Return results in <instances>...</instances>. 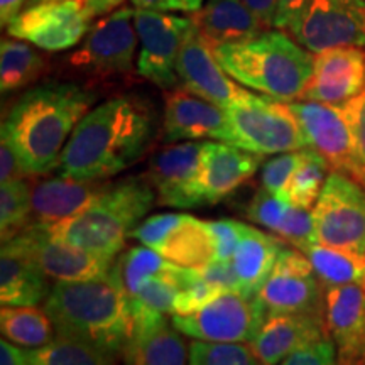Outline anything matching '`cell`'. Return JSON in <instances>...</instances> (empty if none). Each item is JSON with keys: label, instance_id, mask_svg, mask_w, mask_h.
Instances as JSON below:
<instances>
[{"label": "cell", "instance_id": "cell-1", "mask_svg": "<svg viewBox=\"0 0 365 365\" xmlns=\"http://www.w3.org/2000/svg\"><path fill=\"white\" fill-rule=\"evenodd\" d=\"M154 132L153 112L140 100H107L75 127L59 159V176L107 181L144 156Z\"/></svg>", "mask_w": 365, "mask_h": 365}, {"label": "cell", "instance_id": "cell-2", "mask_svg": "<svg viewBox=\"0 0 365 365\" xmlns=\"http://www.w3.org/2000/svg\"><path fill=\"white\" fill-rule=\"evenodd\" d=\"M93 100L95 95L78 85L49 81L14 103L2 132L31 176L58 170L63 149Z\"/></svg>", "mask_w": 365, "mask_h": 365}, {"label": "cell", "instance_id": "cell-3", "mask_svg": "<svg viewBox=\"0 0 365 365\" xmlns=\"http://www.w3.org/2000/svg\"><path fill=\"white\" fill-rule=\"evenodd\" d=\"M56 335L86 344L115 360L134 330L130 299L115 276L91 281H56L44 301Z\"/></svg>", "mask_w": 365, "mask_h": 365}, {"label": "cell", "instance_id": "cell-4", "mask_svg": "<svg viewBox=\"0 0 365 365\" xmlns=\"http://www.w3.org/2000/svg\"><path fill=\"white\" fill-rule=\"evenodd\" d=\"M212 48L232 78L279 102L303 98L313 78L312 51L281 31H262L252 39Z\"/></svg>", "mask_w": 365, "mask_h": 365}, {"label": "cell", "instance_id": "cell-5", "mask_svg": "<svg viewBox=\"0 0 365 365\" xmlns=\"http://www.w3.org/2000/svg\"><path fill=\"white\" fill-rule=\"evenodd\" d=\"M156 200V191L145 178H129L112 182L78 215L44 227L54 239L113 259Z\"/></svg>", "mask_w": 365, "mask_h": 365}, {"label": "cell", "instance_id": "cell-6", "mask_svg": "<svg viewBox=\"0 0 365 365\" xmlns=\"http://www.w3.org/2000/svg\"><path fill=\"white\" fill-rule=\"evenodd\" d=\"M312 212L318 244L365 255V190L357 180L333 170Z\"/></svg>", "mask_w": 365, "mask_h": 365}, {"label": "cell", "instance_id": "cell-7", "mask_svg": "<svg viewBox=\"0 0 365 365\" xmlns=\"http://www.w3.org/2000/svg\"><path fill=\"white\" fill-rule=\"evenodd\" d=\"M234 145L262 154L293 153L309 148L289 105L274 98L255 97L252 102L225 108Z\"/></svg>", "mask_w": 365, "mask_h": 365}, {"label": "cell", "instance_id": "cell-8", "mask_svg": "<svg viewBox=\"0 0 365 365\" xmlns=\"http://www.w3.org/2000/svg\"><path fill=\"white\" fill-rule=\"evenodd\" d=\"M266 313L257 296L244 294L240 291H223L193 314H173L171 323L178 331L193 340L252 344Z\"/></svg>", "mask_w": 365, "mask_h": 365}, {"label": "cell", "instance_id": "cell-9", "mask_svg": "<svg viewBox=\"0 0 365 365\" xmlns=\"http://www.w3.org/2000/svg\"><path fill=\"white\" fill-rule=\"evenodd\" d=\"M135 31L140 41L137 73L163 90L180 85L176 63L185 41L196 27L195 17L173 16L150 9H135Z\"/></svg>", "mask_w": 365, "mask_h": 365}, {"label": "cell", "instance_id": "cell-10", "mask_svg": "<svg viewBox=\"0 0 365 365\" xmlns=\"http://www.w3.org/2000/svg\"><path fill=\"white\" fill-rule=\"evenodd\" d=\"M289 31L317 54L339 46L365 48V0H307Z\"/></svg>", "mask_w": 365, "mask_h": 365}, {"label": "cell", "instance_id": "cell-11", "mask_svg": "<svg viewBox=\"0 0 365 365\" xmlns=\"http://www.w3.org/2000/svg\"><path fill=\"white\" fill-rule=\"evenodd\" d=\"M2 245L29 257L49 279L91 281L110 276L113 259L54 239L44 225L33 223Z\"/></svg>", "mask_w": 365, "mask_h": 365}, {"label": "cell", "instance_id": "cell-12", "mask_svg": "<svg viewBox=\"0 0 365 365\" xmlns=\"http://www.w3.org/2000/svg\"><path fill=\"white\" fill-rule=\"evenodd\" d=\"M196 22V21H195ZM176 71L186 91L198 95L222 108L252 102L255 95L240 88L223 70L213 53L212 44L200 33L198 26L191 31L178 56Z\"/></svg>", "mask_w": 365, "mask_h": 365}, {"label": "cell", "instance_id": "cell-13", "mask_svg": "<svg viewBox=\"0 0 365 365\" xmlns=\"http://www.w3.org/2000/svg\"><path fill=\"white\" fill-rule=\"evenodd\" d=\"M88 19L81 0H51L22 11L7 31L12 38L29 41L46 51H63L83 39Z\"/></svg>", "mask_w": 365, "mask_h": 365}, {"label": "cell", "instance_id": "cell-14", "mask_svg": "<svg viewBox=\"0 0 365 365\" xmlns=\"http://www.w3.org/2000/svg\"><path fill=\"white\" fill-rule=\"evenodd\" d=\"M318 281L307 255L301 250L284 247L257 291V299L266 312L323 313L325 301H322Z\"/></svg>", "mask_w": 365, "mask_h": 365}, {"label": "cell", "instance_id": "cell-15", "mask_svg": "<svg viewBox=\"0 0 365 365\" xmlns=\"http://www.w3.org/2000/svg\"><path fill=\"white\" fill-rule=\"evenodd\" d=\"M135 9L122 7L103 16L91 27L80 51L71 56L75 66L98 75H122L132 70L137 48Z\"/></svg>", "mask_w": 365, "mask_h": 365}, {"label": "cell", "instance_id": "cell-16", "mask_svg": "<svg viewBox=\"0 0 365 365\" xmlns=\"http://www.w3.org/2000/svg\"><path fill=\"white\" fill-rule=\"evenodd\" d=\"M203 144L168 145L150 158L144 178L156 191L159 205L175 208L202 207L198 175Z\"/></svg>", "mask_w": 365, "mask_h": 365}, {"label": "cell", "instance_id": "cell-17", "mask_svg": "<svg viewBox=\"0 0 365 365\" xmlns=\"http://www.w3.org/2000/svg\"><path fill=\"white\" fill-rule=\"evenodd\" d=\"M298 118L307 143L318 150L335 171L357 178L360 166L355 161L352 134L339 105L312 102H287Z\"/></svg>", "mask_w": 365, "mask_h": 365}, {"label": "cell", "instance_id": "cell-18", "mask_svg": "<svg viewBox=\"0 0 365 365\" xmlns=\"http://www.w3.org/2000/svg\"><path fill=\"white\" fill-rule=\"evenodd\" d=\"M193 139H217L234 144L225 108L190 91L175 90L164 107L163 140L168 144Z\"/></svg>", "mask_w": 365, "mask_h": 365}, {"label": "cell", "instance_id": "cell-19", "mask_svg": "<svg viewBox=\"0 0 365 365\" xmlns=\"http://www.w3.org/2000/svg\"><path fill=\"white\" fill-rule=\"evenodd\" d=\"M328 335L323 313L267 312L257 335L252 340L254 354L262 365H277L299 349Z\"/></svg>", "mask_w": 365, "mask_h": 365}, {"label": "cell", "instance_id": "cell-20", "mask_svg": "<svg viewBox=\"0 0 365 365\" xmlns=\"http://www.w3.org/2000/svg\"><path fill=\"white\" fill-rule=\"evenodd\" d=\"M325 323L339 352L340 365H365V287H328Z\"/></svg>", "mask_w": 365, "mask_h": 365}, {"label": "cell", "instance_id": "cell-21", "mask_svg": "<svg viewBox=\"0 0 365 365\" xmlns=\"http://www.w3.org/2000/svg\"><path fill=\"white\" fill-rule=\"evenodd\" d=\"M365 88V53L355 46H339L318 53L313 78L303 98L341 105Z\"/></svg>", "mask_w": 365, "mask_h": 365}, {"label": "cell", "instance_id": "cell-22", "mask_svg": "<svg viewBox=\"0 0 365 365\" xmlns=\"http://www.w3.org/2000/svg\"><path fill=\"white\" fill-rule=\"evenodd\" d=\"M261 164L262 154L227 143H205L198 175L203 205L218 203L234 193L255 175Z\"/></svg>", "mask_w": 365, "mask_h": 365}, {"label": "cell", "instance_id": "cell-23", "mask_svg": "<svg viewBox=\"0 0 365 365\" xmlns=\"http://www.w3.org/2000/svg\"><path fill=\"white\" fill-rule=\"evenodd\" d=\"M110 185L108 181H85L65 176L38 181L31 188L33 223L54 225L78 215Z\"/></svg>", "mask_w": 365, "mask_h": 365}, {"label": "cell", "instance_id": "cell-24", "mask_svg": "<svg viewBox=\"0 0 365 365\" xmlns=\"http://www.w3.org/2000/svg\"><path fill=\"white\" fill-rule=\"evenodd\" d=\"M124 359L125 365H188V350L164 314L139 313Z\"/></svg>", "mask_w": 365, "mask_h": 365}, {"label": "cell", "instance_id": "cell-25", "mask_svg": "<svg viewBox=\"0 0 365 365\" xmlns=\"http://www.w3.org/2000/svg\"><path fill=\"white\" fill-rule=\"evenodd\" d=\"M195 21L212 46L252 39L264 27L244 0H207Z\"/></svg>", "mask_w": 365, "mask_h": 365}, {"label": "cell", "instance_id": "cell-26", "mask_svg": "<svg viewBox=\"0 0 365 365\" xmlns=\"http://www.w3.org/2000/svg\"><path fill=\"white\" fill-rule=\"evenodd\" d=\"M156 252L178 266L200 269L217 261L218 247L210 222L181 213L180 220L171 227Z\"/></svg>", "mask_w": 365, "mask_h": 365}, {"label": "cell", "instance_id": "cell-27", "mask_svg": "<svg viewBox=\"0 0 365 365\" xmlns=\"http://www.w3.org/2000/svg\"><path fill=\"white\" fill-rule=\"evenodd\" d=\"M49 277L24 254L2 245L0 303L2 307H38L49 296Z\"/></svg>", "mask_w": 365, "mask_h": 365}, {"label": "cell", "instance_id": "cell-28", "mask_svg": "<svg viewBox=\"0 0 365 365\" xmlns=\"http://www.w3.org/2000/svg\"><path fill=\"white\" fill-rule=\"evenodd\" d=\"M284 247L286 242L282 239L245 225L244 234L230 261L239 277L242 293L257 296V291L271 274L274 264L277 262V257Z\"/></svg>", "mask_w": 365, "mask_h": 365}, {"label": "cell", "instance_id": "cell-29", "mask_svg": "<svg viewBox=\"0 0 365 365\" xmlns=\"http://www.w3.org/2000/svg\"><path fill=\"white\" fill-rule=\"evenodd\" d=\"M0 328L4 339L26 349H41L56 339L51 318L38 307H2Z\"/></svg>", "mask_w": 365, "mask_h": 365}, {"label": "cell", "instance_id": "cell-30", "mask_svg": "<svg viewBox=\"0 0 365 365\" xmlns=\"http://www.w3.org/2000/svg\"><path fill=\"white\" fill-rule=\"evenodd\" d=\"M307 257L317 272L319 282L327 287L365 282V255L317 244L308 250Z\"/></svg>", "mask_w": 365, "mask_h": 365}, {"label": "cell", "instance_id": "cell-31", "mask_svg": "<svg viewBox=\"0 0 365 365\" xmlns=\"http://www.w3.org/2000/svg\"><path fill=\"white\" fill-rule=\"evenodd\" d=\"M44 71V59L24 41L4 39L0 44V90L12 93L38 80Z\"/></svg>", "mask_w": 365, "mask_h": 365}, {"label": "cell", "instance_id": "cell-32", "mask_svg": "<svg viewBox=\"0 0 365 365\" xmlns=\"http://www.w3.org/2000/svg\"><path fill=\"white\" fill-rule=\"evenodd\" d=\"M171 266L173 262L166 261L156 250L144 245V247H132L124 252V255L113 264L112 274L130 299L139 293L140 287L150 277L161 276L170 271Z\"/></svg>", "mask_w": 365, "mask_h": 365}, {"label": "cell", "instance_id": "cell-33", "mask_svg": "<svg viewBox=\"0 0 365 365\" xmlns=\"http://www.w3.org/2000/svg\"><path fill=\"white\" fill-rule=\"evenodd\" d=\"M328 161L318 150L312 148L304 149L303 161L291 176L289 185L286 188V202L294 207L312 210L317 203L319 193L330 173H328Z\"/></svg>", "mask_w": 365, "mask_h": 365}, {"label": "cell", "instance_id": "cell-34", "mask_svg": "<svg viewBox=\"0 0 365 365\" xmlns=\"http://www.w3.org/2000/svg\"><path fill=\"white\" fill-rule=\"evenodd\" d=\"M29 365H113V359L93 346L56 335L49 345L26 350Z\"/></svg>", "mask_w": 365, "mask_h": 365}, {"label": "cell", "instance_id": "cell-35", "mask_svg": "<svg viewBox=\"0 0 365 365\" xmlns=\"http://www.w3.org/2000/svg\"><path fill=\"white\" fill-rule=\"evenodd\" d=\"M33 225L31 185L24 180L2 182L0 186V234L2 244L12 240Z\"/></svg>", "mask_w": 365, "mask_h": 365}, {"label": "cell", "instance_id": "cell-36", "mask_svg": "<svg viewBox=\"0 0 365 365\" xmlns=\"http://www.w3.org/2000/svg\"><path fill=\"white\" fill-rule=\"evenodd\" d=\"M188 365H262L252 346L195 340L188 346Z\"/></svg>", "mask_w": 365, "mask_h": 365}, {"label": "cell", "instance_id": "cell-37", "mask_svg": "<svg viewBox=\"0 0 365 365\" xmlns=\"http://www.w3.org/2000/svg\"><path fill=\"white\" fill-rule=\"evenodd\" d=\"M276 235L301 250L303 254H307L313 245L318 244L312 210L291 205L289 212H287L284 222H282L279 232Z\"/></svg>", "mask_w": 365, "mask_h": 365}, {"label": "cell", "instance_id": "cell-38", "mask_svg": "<svg viewBox=\"0 0 365 365\" xmlns=\"http://www.w3.org/2000/svg\"><path fill=\"white\" fill-rule=\"evenodd\" d=\"M289 208L291 203H287L284 198L271 193L266 188H261L250 200L247 215L254 223L267 228L272 234H277Z\"/></svg>", "mask_w": 365, "mask_h": 365}, {"label": "cell", "instance_id": "cell-39", "mask_svg": "<svg viewBox=\"0 0 365 365\" xmlns=\"http://www.w3.org/2000/svg\"><path fill=\"white\" fill-rule=\"evenodd\" d=\"M303 156L304 149L293 150V153H282L264 164L261 175L262 188L286 200V188L289 185L291 176L294 175V171L298 170L301 161H303Z\"/></svg>", "mask_w": 365, "mask_h": 365}, {"label": "cell", "instance_id": "cell-40", "mask_svg": "<svg viewBox=\"0 0 365 365\" xmlns=\"http://www.w3.org/2000/svg\"><path fill=\"white\" fill-rule=\"evenodd\" d=\"M222 293H223L222 287L205 281L203 277L200 276L198 269H196L193 279L182 287L180 294H178L176 303H175V314H181V317L193 314Z\"/></svg>", "mask_w": 365, "mask_h": 365}, {"label": "cell", "instance_id": "cell-41", "mask_svg": "<svg viewBox=\"0 0 365 365\" xmlns=\"http://www.w3.org/2000/svg\"><path fill=\"white\" fill-rule=\"evenodd\" d=\"M339 107L344 113L346 124H349L350 134H352L355 161L362 171L365 170V88Z\"/></svg>", "mask_w": 365, "mask_h": 365}, {"label": "cell", "instance_id": "cell-42", "mask_svg": "<svg viewBox=\"0 0 365 365\" xmlns=\"http://www.w3.org/2000/svg\"><path fill=\"white\" fill-rule=\"evenodd\" d=\"M277 365H340L339 352L330 336L299 349Z\"/></svg>", "mask_w": 365, "mask_h": 365}, {"label": "cell", "instance_id": "cell-43", "mask_svg": "<svg viewBox=\"0 0 365 365\" xmlns=\"http://www.w3.org/2000/svg\"><path fill=\"white\" fill-rule=\"evenodd\" d=\"M181 213H159V215L149 217L148 220L139 223L134 230H132V239L139 240L145 247L156 250L161 244L171 227L180 220Z\"/></svg>", "mask_w": 365, "mask_h": 365}, {"label": "cell", "instance_id": "cell-44", "mask_svg": "<svg viewBox=\"0 0 365 365\" xmlns=\"http://www.w3.org/2000/svg\"><path fill=\"white\" fill-rule=\"evenodd\" d=\"M210 227H212L213 235L217 239V261H232L237 245L242 239V234H244L245 223L223 218V220L210 222Z\"/></svg>", "mask_w": 365, "mask_h": 365}, {"label": "cell", "instance_id": "cell-45", "mask_svg": "<svg viewBox=\"0 0 365 365\" xmlns=\"http://www.w3.org/2000/svg\"><path fill=\"white\" fill-rule=\"evenodd\" d=\"M0 180L2 182L9 181H19L26 180L31 175L22 164L21 158L17 156L16 149L9 140V137L2 132V137H0Z\"/></svg>", "mask_w": 365, "mask_h": 365}, {"label": "cell", "instance_id": "cell-46", "mask_svg": "<svg viewBox=\"0 0 365 365\" xmlns=\"http://www.w3.org/2000/svg\"><path fill=\"white\" fill-rule=\"evenodd\" d=\"M198 272L205 281L222 287L223 291H240L239 277L230 261H213L208 266L200 267Z\"/></svg>", "mask_w": 365, "mask_h": 365}, {"label": "cell", "instance_id": "cell-47", "mask_svg": "<svg viewBox=\"0 0 365 365\" xmlns=\"http://www.w3.org/2000/svg\"><path fill=\"white\" fill-rule=\"evenodd\" d=\"M205 0H132L135 9L161 12H198Z\"/></svg>", "mask_w": 365, "mask_h": 365}, {"label": "cell", "instance_id": "cell-48", "mask_svg": "<svg viewBox=\"0 0 365 365\" xmlns=\"http://www.w3.org/2000/svg\"><path fill=\"white\" fill-rule=\"evenodd\" d=\"M307 0H279V7H277L276 21H274V27L279 29H289L291 24L303 11Z\"/></svg>", "mask_w": 365, "mask_h": 365}, {"label": "cell", "instance_id": "cell-49", "mask_svg": "<svg viewBox=\"0 0 365 365\" xmlns=\"http://www.w3.org/2000/svg\"><path fill=\"white\" fill-rule=\"evenodd\" d=\"M244 2L257 16V19L262 22L264 27H274L279 0H244Z\"/></svg>", "mask_w": 365, "mask_h": 365}, {"label": "cell", "instance_id": "cell-50", "mask_svg": "<svg viewBox=\"0 0 365 365\" xmlns=\"http://www.w3.org/2000/svg\"><path fill=\"white\" fill-rule=\"evenodd\" d=\"M0 365H29L26 350L4 339L0 341Z\"/></svg>", "mask_w": 365, "mask_h": 365}, {"label": "cell", "instance_id": "cell-51", "mask_svg": "<svg viewBox=\"0 0 365 365\" xmlns=\"http://www.w3.org/2000/svg\"><path fill=\"white\" fill-rule=\"evenodd\" d=\"M125 0H83L85 4V12L90 17H98V16H107L115 11L118 6H122Z\"/></svg>", "mask_w": 365, "mask_h": 365}, {"label": "cell", "instance_id": "cell-52", "mask_svg": "<svg viewBox=\"0 0 365 365\" xmlns=\"http://www.w3.org/2000/svg\"><path fill=\"white\" fill-rule=\"evenodd\" d=\"M26 0H0V22L7 27L22 12Z\"/></svg>", "mask_w": 365, "mask_h": 365}, {"label": "cell", "instance_id": "cell-53", "mask_svg": "<svg viewBox=\"0 0 365 365\" xmlns=\"http://www.w3.org/2000/svg\"><path fill=\"white\" fill-rule=\"evenodd\" d=\"M355 180H357V181L360 182V185H362V186H364V190H365V170H362V171H360V173H359V176H357V178H355Z\"/></svg>", "mask_w": 365, "mask_h": 365}, {"label": "cell", "instance_id": "cell-54", "mask_svg": "<svg viewBox=\"0 0 365 365\" xmlns=\"http://www.w3.org/2000/svg\"><path fill=\"white\" fill-rule=\"evenodd\" d=\"M38 2H51V0H38Z\"/></svg>", "mask_w": 365, "mask_h": 365}, {"label": "cell", "instance_id": "cell-55", "mask_svg": "<svg viewBox=\"0 0 365 365\" xmlns=\"http://www.w3.org/2000/svg\"><path fill=\"white\" fill-rule=\"evenodd\" d=\"M364 287H365V282H364Z\"/></svg>", "mask_w": 365, "mask_h": 365}]
</instances>
